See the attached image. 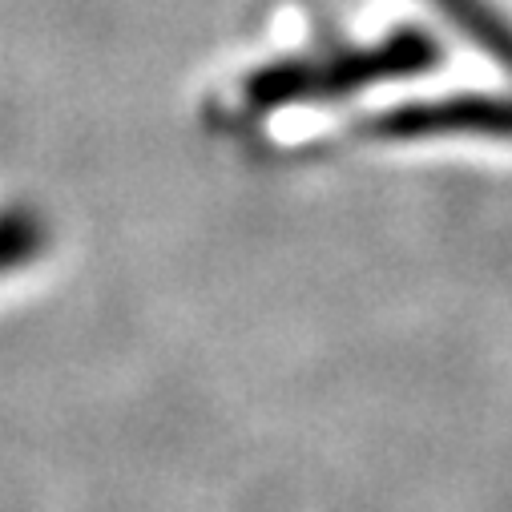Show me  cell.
I'll list each match as a JSON object with an SVG mask.
<instances>
[{
  "label": "cell",
  "mask_w": 512,
  "mask_h": 512,
  "mask_svg": "<svg viewBox=\"0 0 512 512\" xmlns=\"http://www.w3.org/2000/svg\"><path fill=\"white\" fill-rule=\"evenodd\" d=\"M45 242H49V230L37 210L29 206L0 210V275H13L25 263H33L45 250Z\"/></svg>",
  "instance_id": "obj_3"
},
{
  "label": "cell",
  "mask_w": 512,
  "mask_h": 512,
  "mask_svg": "<svg viewBox=\"0 0 512 512\" xmlns=\"http://www.w3.org/2000/svg\"><path fill=\"white\" fill-rule=\"evenodd\" d=\"M508 101L500 93H452L383 109L355 125L367 142H428V138H508Z\"/></svg>",
  "instance_id": "obj_2"
},
{
  "label": "cell",
  "mask_w": 512,
  "mask_h": 512,
  "mask_svg": "<svg viewBox=\"0 0 512 512\" xmlns=\"http://www.w3.org/2000/svg\"><path fill=\"white\" fill-rule=\"evenodd\" d=\"M444 57L428 29L400 25L371 45H343L307 57H283L254 69L242 85V105L250 113H275L287 105H331L371 85H388L436 69Z\"/></svg>",
  "instance_id": "obj_1"
},
{
  "label": "cell",
  "mask_w": 512,
  "mask_h": 512,
  "mask_svg": "<svg viewBox=\"0 0 512 512\" xmlns=\"http://www.w3.org/2000/svg\"><path fill=\"white\" fill-rule=\"evenodd\" d=\"M432 5L484 53H492L496 61L508 57V29L504 17L488 5V0H432Z\"/></svg>",
  "instance_id": "obj_4"
}]
</instances>
